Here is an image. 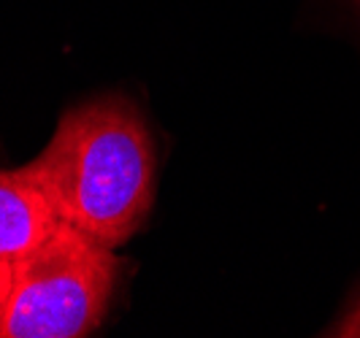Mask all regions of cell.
Wrapping results in <instances>:
<instances>
[{"mask_svg":"<svg viewBox=\"0 0 360 338\" xmlns=\"http://www.w3.org/2000/svg\"><path fill=\"white\" fill-rule=\"evenodd\" d=\"M27 165L60 219L111 249L130 241L152 212V136L141 111L120 95L71 108Z\"/></svg>","mask_w":360,"mask_h":338,"instance_id":"obj_1","label":"cell"},{"mask_svg":"<svg viewBox=\"0 0 360 338\" xmlns=\"http://www.w3.org/2000/svg\"><path fill=\"white\" fill-rule=\"evenodd\" d=\"M325 336H336V338H360V295L355 301L344 308V314L333 322Z\"/></svg>","mask_w":360,"mask_h":338,"instance_id":"obj_4","label":"cell"},{"mask_svg":"<svg viewBox=\"0 0 360 338\" xmlns=\"http://www.w3.org/2000/svg\"><path fill=\"white\" fill-rule=\"evenodd\" d=\"M114 249L68 222L14 263L0 338H79L92 333L114 292Z\"/></svg>","mask_w":360,"mask_h":338,"instance_id":"obj_2","label":"cell"},{"mask_svg":"<svg viewBox=\"0 0 360 338\" xmlns=\"http://www.w3.org/2000/svg\"><path fill=\"white\" fill-rule=\"evenodd\" d=\"M11 279H14V266L0 260V322H3L6 301H8V292H11Z\"/></svg>","mask_w":360,"mask_h":338,"instance_id":"obj_5","label":"cell"},{"mask_svg":"<svg viewBox=\"0 0 360 338\" xmlns=\"http://www.w3.org/2000/svg\"><path fill=\"white\" fill-rule=\"evenodd\" d=\"M60 214L44 184L22 165L14 171H0V260L19 263L41 247L60 225Z\"/></svg>","mask_w":360,"mask_h":338,"instance_id":"obj_3","label":"cell"},{"mask_svg":"<svg viewBox=\"0 0 360 338\" xmlns=\"http://www.w3.org/2000/svg\"><path fill=\"white\" fill-rule=\"evenodd\" d=\"M358 3H360V0H358Z\"/></svg>","mask_w":360,"mask_h":338,"instance_id":"obj_6","label":"cell"}]
</instances>
